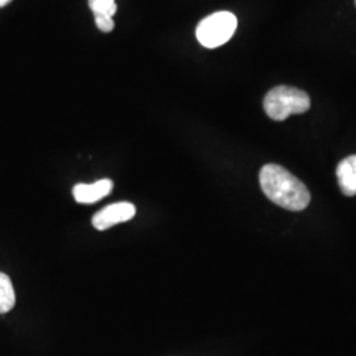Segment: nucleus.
Instances as JSON below:
<instances>
[{"label":"nucleus","mask_w":356,"mask_h":356,"mask_svg":"<svg viewBox=\"0 0 356 356\" xmlns=\"http://www.w3.org/2000/svg\"><path fill=\"white\" fill-rule=\"evenodd\" d=\"M260 186L273 204L285 210L301 211L310 204L305 184L277 164H267L260 170Z\"/></svg>","instance_id":"1"},{"label":"nucleus","mask_w":356,"mask_h":356,"mask_svg":"<svg viewBox=\"0 0 356 356\" xmlns=\"http://www.w3.org/2000/svg\"><path fill=\"white\" fill-rule=\"evenodd\" d=\"M310 108V97L304 90L277 86L264 98V110L273 120H285L293 114H304Z\"/></svg>","instance_id":"2"},{"label":"nucleus","mask_w":356,"mask_h":356,"mask_svg":"<svg viewBox=\"0 0 356 356\" xmlns=\"http://www.w3.org/2000/svg\"><path fill=\"white\" fill-rule=\"evenodd\" d=\"M238 26V19L227 11L213 13L197 26L195 35L204 48H218L226 44L234 36Z\"/></svg>","instance_id":"3"},{"label":"nucleus","mask_w":356,"mask_h":356,"mask_svg":"<svg viewBox=\"0 0 356 356\" xmlns=\"http://www.w3.org/2000/svg\"><path fill=\"white\" fill-rule=\"evenodd\" d=\"M136 214V207L131 202L108 204L92 216V226L99 231L110 229L118 223L127 222Z\"/></svg>","instance_id":"4"},{"label":"nucleus","mask_w":356,"mask_h":356,"mask_svg":"<svg viewBox=\"0 0 356 356\" xmlns=\"http://www.w3.org/2000/svg\"><path fill=\"white\" fill-rule=\"evenodd\" d=\"M114 188V184L108 178H103L94 184H78L73 188V197L78 204H95L97 201L107 197Z\"/></svg>","instance_id":"5"},{"label":"nucleus","mask_w":356,"mask_h":356,"mask_svg":"<svg viewBox=\"0 0 356 356\" xmlns=\"http://www.w3.org/2000/svg\"><path fill=\"white\" fill-rule=\"evenodd\" d=\"M337 177L344 195H356V154L346 157L338 164Z\"/></svg>","instance_id":"6"},{"label":"nucleus","mask_w":356,"mask_h":356,"mask_svg":"<svg viewBox=\"0 0 356 356\" xmlns=\"http://www.w3.org/2000/svg\"><path fill=\"white\" fill-rule=\"evenodd\" d=\"M16 302V296L13 291V281L0 272V314L8 313Z\"/></svg>","instance_id":"7"},{"label":"nucleus","mask_w":356,"mask_h":356,"mask_svg":"<svg viewBox=\"0 0 356 356\" xmlns=\"http://www.w3.org/2000/svg\"><path fill=\"white\" fill-rule=\"evenodd\" d=\"M89 6L95 17H113L118 10L115 0H89Z\"/></svg>","instance_id":"8"},{"label":"nucleus","mask_w":356,"mask_h":356,"mask_svg":"<svg viewBox=\"0 0 356 356\" xmlns=\"http://www.w3.org/2000/svg\"><path fill=\"white\" fill-rule=\"evenodd\" d=\"M95 24L103 32H111L115 26L113 17H95Z\"/></svg>","instance_id":"9"},{"label":"nucleus","mask_w":356,"mask_h":356,"mask_svg":"<svg viewBox=\"0 0 356 356\" xmlns=\"http://www.w3.org/2000/svg\"><path fill=\"white\" fill-rule=\"evenodd\" d=\"M13 0H0V7H6L7 4H10Z\"/></svg>","instance_id":"10"},{"label":"nucleus","mask_w":356,"mask_h":356,"mask_svg":"<svg viewBox=\"0 0 356 356\" xmlns=\"http://www.w3.org/2000/svg\"><path fill=\"white\" fill-rule=\"evenodd\" d=\"M355 4H356V0H355Z\"/></svg>","instance_id":"11"}]
</instances>
